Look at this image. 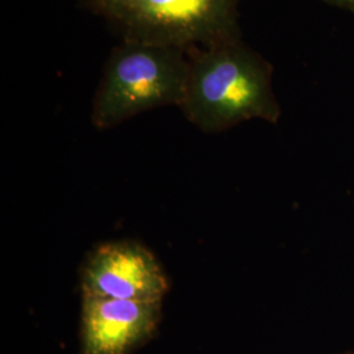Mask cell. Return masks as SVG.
<instances>
[{
	"instance_id": "5",
	"label": "cell",
	"mask_w": 354,
	"mask_h": 354,
	"mask_svg": "<svg viewBox=\"0 0 354 354\" xmlns=\"http://www.w3.org/2000/svg\"><path fill=\"white\" fill-rule=\"evenodd\" d=\"M163 302L83 295L82 354H133L156 335Z\"/></svg>"
},
{
	"instance_id": "7",
	"label": "cell",
	"mask_w": 354,
	"mask_h": 354,
	"mask_svg": "<svg viewBox=\"0 0 354 354\" xmlns=\"http://www.w3.org/2000/svg\"><path fill=\"white\" fill-rule=\"evenodd\" d=\"M344 354H354V352H348V353H344Z\"/></svg>"
},
{
	"instance_id": "1",
	"label": "cell",
	"mask_w": 354,
	"mask_h": 354,
	"mask_svg": "<svg viewBox=\"0 0 354 354\" xmlns=\"http://www.w3.org/2000/svg\"><path fill=\"white\" fill-rule=\"evenodd\" d=\"M180 111L192 125L214 134L245 121L277 124L273 68L241 38L189 53V74Z\"/></svg>"
},
{
	"instance_id": "4",
	"label": "cell",
	"mask_w": 354,
	"mask_h": 354,
	"mask_svg": "<svg viewBox=\"0 0 354 354\" xmlns=\"http://www.w3.org/2000/svg\"><path fill=\"white\" fill-rule=\"evenodd\" d=\"M82 295L163 302L169 281L155 254L138 241H108L80 269Z\"/></svg>"
},
{
	"instance_id": "3",
	"label": "cell",
	"mask_w": 354,
	"mask_h": 354,
	"mask_svg": "<svg viewBox=\"0 0 354 354\" xmlns=\"http://www.w3.org/2000/svg\"><path fill=\"white\" fill-rule=\"evenodd\" d=\"M122 39L194 51L241 38V0H79Z\"/></svg>"
},
{
	"instance_id": "6",
	"label": "cell",
	"mask_w": 354,
	"mask_h": 354,
	"mask_svg": "<svg viewBox=\"0 0 354 354\" xmlns=\"http://www.w3.org/2000/svg\"><path fill=\"white\" fill-rule=\"evenodd\" d=\"M320 1H324L329 6H335V7H339L342 10L354 12V0H320Z\"/></svg>"
},
{
	"instance_id": "2",
	"label": "cell",
	"mask_w": 354,
	"mask_h": 354,
	"mask_svg": "<svg viewBox=\"0 0 354 354\" xmlns=\"http://www.w3.org/2000/svg\"><path fill=\"white\" fill-rule=\"evenodd\" d=\"M188 74V51L122 39L104 66L92 102V125L109 130L152 109L180 106Z\"/></svg>"
}]
</instances>
